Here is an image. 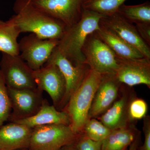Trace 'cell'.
<instances>
[{
	"mask_svg": "<svg viewBox=\"0 0 150 150\" xmlns=\"http://www.w3.org/2000/svg\"><path fill=\"white\" fill-rule=\"evenodd\" d=\"M13 9L15 14L11 18L21 33H30L43 39L59 40L67 30L64 23L35 6L30 0H16Z\"/></svg>",
	"mask_w": 150,
	"mask_h": 150,
	"instance_id": "6da1fadb",
	"label": "cell"
},
{
	"mask_svg": "<svg viewBox=\"0 0 150 150\" xmlns=\"http://www.w3.org/2000/svg\"><path fill=\"white\" fill-rule=\"evenodd\" d=\"M103 17L92 11L83 9L80 20L67 28L56 49L73 64H84L82 48L87 36L99 29L100 21Z\"/></svg>",
	"mask_w": 150,
	"mask_h": 150,
	"instance_id": "7a4b0ae2",
	"label": "cell"
},
{
	"mask_svg": "<svg viewBox=\"0 0 150 150\" xmlns=\"http://www.w3.org/2000/svg\"><path fill=\"white\" fill-rule=\"evenodd\" d=\"M103 75L90 69L83 80L70 97L64 111L70 119V127L79 135L83 131L89 118V112Z\"/></svg>",
	"mask_w": 150,
	"mask_h": 150,
	"instance_id": "3957f363",
	"label": "cell"
},
{
	"mask_svg": "<svg viewBox=\"0 0 150 150\" xmlns=\"http://www.w3.org/2000/svg\"><path fill=\"white\" fill-rule=\"evenodd\" d=\"M79 135L70 126L51 124L32 128L29 150H59L74 144Z\"/></svg>",
	"mask_w": 150,
	"mask_h": 150,
	"instance_id": "277c9868",
	"label": "cell"
},
{
	"mask_svg": "<svg viewBox=\"0 0 150 150\" xmlns=\"http://www.w3.org/2000/svg\"><path fill=\"white\" fill-rule=\"evenodd\" d=\"M94 32L87 36L82 48L85 63L101 75H114L118 67L116 55Z\"/></svg>",
	"mask_w": 150,
	"mask_h": 150,
	"instance_id": "5b68a950",
	"label": "cell"
},
{
	"mask_svg": "<svg viewBox=\"0 0 150 150\" xmlns=\"http://www.w3.org/2000/svg\"><path fill=\"white\" fill-rule=\"evenodd\" d=\"M59 40L43 39L30 33L18 43L21 57L31 69H39L48 62Z\"/></svg>",
	"mask_w": 150,
	"mask_h": 150,
	"instance_id": "8992f818",
	"label": "cell"
},
{
	"mask_svg": "<svg viewBox=\"0 0 150 150\" xmlns=\"http://www.w3.org/2000/svg\"><path fill=\"white\" fill-rule=\"evenodd\" d=\"M0 70L8 88L14 89L37 88L31 69L20 55L2 53Z\"/></svg>",
	"mask_w": 150,
	"mask_h": 150,
	"instance_id": "52a82bcc",
	"label": "cell"
},
{
	"mask_svg": "<svg viewBox=\"0 0 150 150\" xmlns=\"http://www.w3.org/2000/svg\"><path fill=\"white\" fill-rule=\"evenodd\" d=\"M11 112V122L31 117L36 114L43 104L42 91L35 88L14 89L7 87Z\"/></svg>",
	"mask_w": 150,
	"mask_h": 150,
	"instance_id": "ba28073f",
	"label": "cell"
},
{
	"mask_svg": "<svg viewBox=\"0 0 150 150\" xmlns=\"http://www.w3.org/2000/svg\"><path fill=\"white\" fill-rule=\"evenodd\" d=\"M33 77L38 87L50 96L54 105L58 108L66 92V83L59 67L52 63L47 62L39 69L33 71Z\"/></svg>",
	"mask_w": 150,
	"mask_h": 150,
	"instance_id": "9c48e42d",
	"label": "cell"
},
{
	"mask_svg": "<svg viewBox=\"0 0 150 150\" xmlns=\"http://www.w3.org/2000/svg\"><path fill=\"white\" fill-rule=\"evenodd\" d=\"M38 8L62 22L67 28L80 20L85 0H30Z\"/></svg>",
	"mask_w": 150,
	"mask_h": 150,
	"instance_id": "30bf717a",
	"label": "cell"
},
{
	"mask_svg": "<svg viewBox=\"0 0 150 150\" xmlns=\"http://www.w3.org/2000/svg\"><path fill=\"white\" fill-rule=\"evenodd\" d=\"M116 57L118 67L114 75L120 83L131 87L144 84L150 88V59Z\"/></svg>",
	"mask_w": 150,
	"mask_h": 150,
	"instance_id": "8fae6325",
	"label": "cell"
},
{
	"mask_svg": "<svg viewBox=\"0 0 150 150\" xmlns=\"http://www.w3.org/2000/svg\"><path fill=\"white\" fill-rule=\"evenodd\" d=\"M47 62L53 63L59 67L66 81V92L59 107L62 108L67 105L70 97L83 80L90 68L86 63L77 66L73 64L56 48Z\"/></svg>",
	"mask_w": 150,
	"mask_h": 150,
	"instance_id": "7c38bea8",
	"label": "cell"
},
{
	"mask_svg": "<svg viewBox=\"0 0 150 150\" xmlns=\"http://www.w3.org/2000/svg\"><path fill=\"white\" fill-rule=\"evenodd\" d=\"M99 24L109 28L150 60V48L140 37L137 28L131 23L116 13L100 18Z\"/></svg>",
	"mask_w": 150,
	"mask_h": 150,
	"instance_id": "4fadbf2b",
	"label": "cell"
},
{
	"mask_svg": "<svg viewBox=\"0 0 150 150\" xmlns=\"http://www.w3.org/2000/svg\"><path fill=\"white\" fill-rule=\"evenodd\" d=\"M114 75H103L89 112V118L104 113L115 102L121 85Z\"/></svg>",
	"mask_w": 150,
	"mask_h": 150,
	"instance_id": "5bb4252c",
	"label": "cell"
},
{
	"mask_svg": "<svg viewBox=\"0 0 150 150\" xmlns=\"http://www.w3.org/2000/svg\"><path fill=\"white\" fill-rule=\"evenodd\" d=\"M32 128L11 122L0 127V150L28 149Z\"/></svg>",
	"mask_w": 150,
	"mask_h": 150,
	"instance_id": "9a60e30c",
	"label": "cell"
},
{
	"mask_svg": "<svg viewBox=\"0 0 150 150\" xmlns=\"http://www.w3.org/2000/svg\"><path fill=\"white\" fill-rule=\"evenodd\" d=\"M15 123L23 124L30 128L37 126L62 124L70 126L69 116L64 110L59 111L54 105H50L44 100L38 112L28 118L14 121Z\"/></svg>",
	"mask_w": 150,
	"mask_h": 150,
	"instance_id": "2e32d148",
	"label": "cell"
},
{
	"mask_svg": "<svg viewBox=\"0 0 150 150\" xmlns=\"http://www.w3.org/2000/svg\"><path fill=\"white\" fill-rule=\"evenodd\" d=\"M99 25V29L95 31V33L107 44L116 56L127 59H141L144 57L137 48L127 43L112 30Z\"/></svg>",
	"mask_w": 150,
	"mask_h": 150,
	"instance_id": "e0dca14e",
	"label": "cell"
},
{
	"mask_svg": "<svg viewBox=\"0 0 150 150\" xmlns=\"http://www.w3.org/2000/svg\"><path fill=\"white\" fill-rule=\"evenodd\" d=\"M128 104L126 96L114 102L100 118V121L112 130L126 128L128 115Z\"/></svg>",
	"mask_w": 150,
	"mask_h": 150,
	"instance_id": "ac0fdd59",
	"label": "cell"
},
{
	"mask_svg": "<svg viewBox=\"0 0 150 150\" xmlns=\"http://www.w3.org/2000/svg\"><path fill=\"white\" fill-rule=\"evenodd\" d=\"M21 33L18 26L11 18L6 21L0 20V51L9 55H20L17 41Z\"/></svg>",
	"mask_w": 150,
	"mask_h": 150,
	"instance_id": "d6986e66",
	"label": "cell"
},
{
	"mask_svg": "<svg viewBox=\"0 0 150 150\" xmlns=\"http://www.w3.org/2000/svg\"><path fill=\"white\" fill-rule=\"evenodd\" d=\"M135 139L134 132L126 127L112 130L103 141L102 150H124Z\"/></svg>",
	"mask_w": 150,
	"mask_h": 150,
	"instance_id": "ffe728a7",
	"label": "cell"
},
{
	"mask_svg": "<svg viewBox=\"0 0 150 150\" xmlns=\"http://www.w3.org/2000/svg\"><path fill=\"white\" fill-rule=\"evenodd\" d=\"M117 13L131 23H150V2L137 5H126L123 4L118 8Z\"/></svg>",
	"mask_w": 150,
	"mask_h": 150,
	"instance_id": "44dd1931",
	"label": "cell"
},
{
	"mask_svg": "<svg viewBox=\"0 0 150 150\" xmlns=\"http://www.w3.org/2000/svg\"><path fill=\"white\" fill-rule=\"evenodd\" d=\"M126 0H85L83 9L92 11L104 17L116 13Z\"/></svg>",
	"mask_w": 150,
	"mask_h": 150,
	"instance_id": "7402d4cb",
	"label": "cell"
},
{
	"mask_svg": "<svg viewBox=\"0 0 150 150\" xmlns=\"http://www.w3.org/2000/svg\"><path fill=\"white\" fill-rule=\"evenodd\" d=\"M83 130L86 138L97 142L103 141L112 131L100 121L92 118L86 122Z\"/></svg>",
	"mask_w": 150,
	"mask_h": 150,
	"instance_id": "603a6c76",
	"label": "cell"
},
{
	"mask_svg": "<svg viewBox=\"0 0 150 150\" xmlns=\"http://www.w3.org/2000/svg\"><path fill=\"white\" fill-rule=\"evenodd\" d=\"M11 112V105L2 73L0 70V127L8 120Z\"/></svg>",
	"mask_w": 150,
	"mask_h": 150,
	"instance_id": "cb8c5ba5",
	"label": "cell"
},
{
	"mask_svg": "<svg viewBox=\"0 0 150 150\" xmlns=\"http://www.w3.org/2000/svg\"><path fill=\"white\" fill-rule=\"evenodd\" d=\"M147 111V105L143 99H134L128 105V117L131 120L142 119L145 117Z\"/></svg>",
	"mask_w": 150,
	"mask_h": 150,
	"instance_id": "d4e9b609",
	"label": "cell"
},
{
	"mask_svg": "<svg viewBox=\"0 0 150 150\" xmlns=\"http://www.w3.org/2000/svg\"><path fill=\"white\" fill-rule=\"evenodd\" d=\"M76 142L77 150H102L103 141L97 142L86 137Z\"/></svg>",
	"mask_w": 150,
	"mask_h": 150,
	"instance_id": "484cf974",
	"label": "cell"
},
{
	"mask_svg": "<svg viewBox=\"0 0 150 150\" xmlns=\"http://www.w3.org/2000/svg\"><path fill=\"white\" fill-rule=\"evenodd\" d=\"M135 26L140 37L150 46V23H137Z\"/></svg>",
	"mask_w": 150,
	"mask_h": 150,
	"instance_id": "4316f807",
	"label": "cell"
},
{
	"mask_svg": "<svg viewBox=\"0 0 150 150\" xmlns=\"http://www.w3.org/2000/svg\"><path fill=\"white\" fill-rule=\"evenodd\" d=\"M144 121V141L141 150H150V123L149 118Z\"/></svg>",
	"mask_w": 150,
	"mask_h": 150,
	"instance_id": "83f0119b",
	"label": "cell"
},
{
	"mask_svg": "<svg viewBox=\"0 0 150 150\" xmlns=\"http://www.w3.org/2000/svg\"><path fill=\"white\" fill-rule=\"evenodd\" d=\"M139 141L138 139H135L134 142L130 144L129 150H138Z\"/></svg>",
	"mask_w": 150,
	"mask_h": 150,
	"instance_id": "f1b7e54d",
	"label": "cell"
},
{
	"mask_svg": "<svg viewBox=\"0 0 150 150\" xmlns=\"http://www.w3.org/2000/svg\"><path fill=\"white\" fill-rule=\"evenodd\" d=\"M59 150H77L76 148L74 147L72 145H69V146H66L62 148L61 149Z\"/></svg>",
	"mask_w": 150,
	"mask_h": 150,
	"instance_id": "f546056e",
	"label": "cell"
},
{
	"mask_svg": "<svg viewBox=\"0 0 150 150\" xmlns=\"http://www.w3.org/2000/svg\"><path fill=\"white\" fill-rule=\"evenodd\" d=\"M29 150L28 149H20V150Z\"/></svg>",
	"mask_w": 150,
	"mask_h": 150,
	"instance_id": "4dcf8cb0",
	"label": "cell"
}]
</instances>
